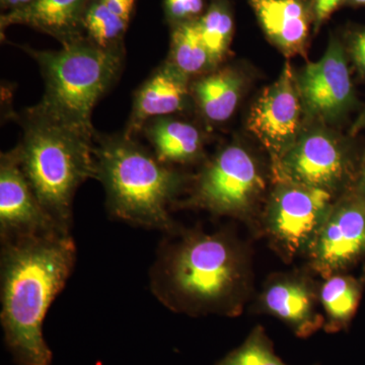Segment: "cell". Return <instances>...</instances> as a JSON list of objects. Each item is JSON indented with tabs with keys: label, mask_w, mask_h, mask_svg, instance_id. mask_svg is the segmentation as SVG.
I'll use <instances>...</instances> for the list:
<instances>
[{
	"label": "cell",
	"mask_w": 365,
	"mask_h": 365,
	"mask_svg": "<svg viewBox=\"0 0 365 365\" xmlns=\"http://www.w3.org/2000/svg\"><path fill=\"white\" fill-rule=\"evenodd\" d=\"M160 246L150 288L168 309L190 316L242 313L252 292L248 251L225 232L176 230Z\"/></svg>",
	"instance_id": "cell-1"
},
{
	"label": "cell",
	"mask_w": 365,
	"mask_h": 365,
	"mask_svg": "<svg viewBox=\"0 0 365 365\" xmlns=\"http://www.w3.org/2000/svg\"><path fill=\"white\" fill-rule=\"evenodd\" d=\"M362 294V282L345 272L324 278L319 283V302L324 309V330L332 334L345 330L356 313Z\"/></svg>",
	"instance_id": "cell-19"
},
{
	"label": "cell",
	"mask_w": 365,
	"mask_h": 365,
	"mask_svg": "<svg viewBox=\"0 0 365 365\" xmlns=\"http://www.w3.org/2000/svg\"><path fill=\"white\" fill-rule=\"evenodd\" d=\"M197 21L204 44L216 67L222 61L232 42L234 33L232 13L225 2L215 1L207 13Z\"/></svg>",
	"instance_id": "cell-21"
},
{
	"label": "cell",
	"mask_w": 365,
	"mask_h": 365,
	"mask_svg": "<svg viewBox=\"0 0 365 365\" xmlns=\"http://www.w3.org/2000/svg\"><path fill=\"white\" fill-rule=\"evenodd\" d=\"M168 62L188 78L215 68L201 37L198 21H182L174 29Z\"/></svg>",
	"instance_id": "cell-20"
},
{
	"label": "cell",
	"mask_w": 365,
	"mask_h": 365,
	"mask_svg": "<svg viewBox=\"0 0 365 365\" xmlns=\"http://www.w3.org/2000/svg\"><path fill=\"white\" fill-rule=\"evenodd\" d=\"M304 111L297 76L285 64L275 83L255 102L248 117V130L263 144L272 169L294 145L302 130Z\"/></svg>",
	"instance_id": "cell-9"
},
{
	"label": "cell",
	"mask_w": 365,
	"mask_h": 365,
	"mask_svg": "<svg viewBox=\"0 0 365 365\" xmlns=\"http://www.w3.org/2000/svg\"><path fill=\"white\" fill-rule=\"evenodd\" d=\"M32 2L33 0H1L2 6L9 7L11 11L24 9V7L32 4Z\"/></svg>",
	"instance_id": "cell-28"
},
{
	"label": "cell",
	"mask_w": 365,
	"mask_h": 365,
	"mask_svg": "<svg viewBox=\"0 0 365 365\" xmlns=\"http://www.w3.org/2000/svg\"><path fill=\"white\" fill-rule=\"evenodd\" d=\"M365 128V109L361 112V114L359 115V118H357L355 123L353 124L351 132L352 134L357 133L362 129Z\"/></svg>",
	"instance_id": "cell-29"
},
{
	"label": "cell",
	"mask_w": 365,
	"mask_h": 365,
	"mask_svg": "<svg viewBox=\"0 0 365 365\" xmlns=\"http://www.w3.org/2000/svg\"><path fill=\"white\" fill-rule=\"evenodd\" d=\"M203 0H165L168 16L177 21H191L202 11Z\"/></svg>",
	"instance_id": "cell-24"
},
{
	"label": "cell",
	"mask_w": 365,
	"mask_h": 365,
	"mask_svg": "<svg viewBox=\"0 0 365 365\" xmlns=\"http://www.w3.org/2000/svg\"><path fill=\"white\" fill-rule=\"evenodd\" d=\"M355 192L365 200V162L364 167H362L361 173H360L359 186H357L356 191Z\"/></svg>",
	"instance_id": "cell-30"
},
{
	"label": "cell",
	"mask_w": 365,
	"mask_h": 365,
	"mask_svg": "<svg viewBox=\"0 0 365 365\" xmlns=\"http://www.w3.org/2000/svg\"><path fill=\"white\" fill-rule=\"evenodd\" d=\"M266 190V179L256 158L246 148L230 144L201 170L188 204L215 215L247 220Z\"/></svg>",
	"instance_id": "cell-7"
},
{
	"label": "cell",
	"mask_w": 365,
	"mask_h": 365,
	"mask_svg": "<svg viewBox=\"0 0 365 365\" xmlns=\"http://www.w3.org/2000/svg\"><path fill=\"white\" fill-rule=\"evenodd\" d=\"M352 162L344 144L324 125L304 129L272 169L274 182L287 181L337 195L352 178Z\"/></svg>",
	"instance_id": "cell-8"
},
{
	"label": "cell",
	"mask_w": 365,
	"mask_h": 365,
	"mask_svg": "<svg viewBox=\"0 0 365 365\" xmlns=\"http://www.w3.org/2000/svg\"><path fill=\"white\" fill-rule=\"evenodd\" d=\"M297 81L304 117L314 124L335 123L354 106V88L338 40H331L324 56L307 64Z\"/></svg>",
	"instance_id": "cell-11"
},
{
	"label": "cell",
	"mask_w": 365,
	"mask_h": 365,
	"mask_svg": "<svg viewBox=\"0 0 365 365\" xmlns=\"http://www.w3.org/2000/svg\"><path fill=\"white\" fill-rule=\"evenodd\" d=\"M76 261V244L67 232L1 242L0 319L4 342L16 365L52 364L43 323Z\"/></svg>",
	"instance_id": "cell-2"
},
{
	"label": "cell",
	"mask_w": 365,
	"mask_h": 365,
	"mask_svg": "<svg viewBox=\"0 0 365 365\" xmlns=\"http://www.w3.org/2000/svg\"><path fill=\"white\" fill-rule=\"evenodd\" d=\"M120 18L129 21L135 0H101Z\"/></svg>",
	"instance_id": "cell-27"
},
{
	"label": "cell",
	"mask_w": 365,
	"mask_h": 365,
	"mask_svg": "<svg viewBox=\"0 0 365 365\" xmlns=\"http://www.w3.org/2000/svg\"><path fill=\"white\" fill-rule=\"evenodd\" d=\"M66 232L43 207L14 150L0 158V237L1 242L26 235ZM69 234V232H67Z\"/></svg>",
	"instance_id": "cell-13"
},
{
	"label": "cell",
	"mask_w": 365,
	"mask_h": 365,
	"mask_svg": "<svg viewBox=\"0 0 365 365\" xmlns=\"http://www.w3.org/2000/svg\"><path fill=\"white\" fill-rule=\"evenodd\" d=\"M319 284L304 271L277 273L269 277L256 302V312L280 319L299 338L324 328L319 312Z\"/></svg>",
	"instance_id": "cell-12"
},
{
	"label": "cell",
	"mask_w": 365,
	"mask_h": 365,
	"mask_svg": "<svg viewBox=\"0 0 365 365\" xmlns=\"http://www.w3.org/2000/svg\"><path fill=\"white\" fill-rule=\"evenodd\" d=\"M97 178L110 215L138 227L176 230L169 207L185 184L181 173L150 155L128 134L95 137Z\"/></svg>",
	"instance_id": "cell-4"
},
{
	"label": "cell",
	"mask_w": 365,
	"mask_h": 365,
	"mask_svg": "<svg viewBox=\"0 0 365 365\" xmlns=\"http://www.w3.org/2000/svg\"><path fill=\"white\" fill-rule=\"evenodd\" d=\"M155 157L165 165L191 163L203 155V138L194 125L173 117L151 120L143 127Z\"/></svg>",
	"instance_id": "cell-17"
},
{
	"label": "cell",
	"mask_w": 365,
	"mask_h": 365,
	"mask_svg": "<svg viewBox=\"0 0 365 365\" xmlns=\"http://www.w3.org/2000/svg\"><path fill=\"white\" fill-rule=\"evenodd\" d=\"M55 51L26 48L40 67L45 83L36 111L96 134L91 114L98 101L117 81L123 67V48L106 49L91 40L76 39Z\"/></svg>",
	"instance_id": "cell-5"
},
{
	"label": "cell",
	"mask_w": 365,
	"mask_h": 365,
	"mask_svg": "<svg viewBox=\"0 0 365 365\" xmlns=\"http://www.w3.org/2000/svg\"><path fill=\"white\" fill-rule=\"evenodd\" d=\"M274 182L262 227L276 253L292 262L309 254L335 196L295 182Z\"/></svg>",
	"instance_id": "cell-6"
},
{
	"label": "cell",
	"mask_w": 365,
	"mask_h": 365,
	"mask_svg": "<svg viewBox=\"0 0 365 365\" xmlns=\"http://www.w3.org/2000/svg\"><path fill=\"white\" fill-rule=\"evenodd\" d=\"M188 81L168 61L158 68L136 91L125 133L132 136L151 120L169 117L185 109L189 97Z\"/></svg>",
	"instance_id": "cell-15"
},
{
	"label": "cell",
	"mask_w": 365,
	"mask_h": 365,
	"mask_svg": "<svg viewBox=\"0 0 365 365\" xmlns=\"http://www.w3.org/2000/svg\"><path fill=\"white\" fill-rule=\"evenodd\" d=\"M351 1L355 4H364L365 6V0H351Z\"/></svg>",
	"instance_id": "cell-31"
},
{
	"label": "cell",
	"mask_w": 365,
	"mask_h": 365,
	"mask_svg": "<svg viewBox=\"0 0 365 365\" xmlns=\"http://www.w3.org/2000/svg\"><path fill=\"white\" fill-rule=\"evenodd\" d=\"M342 1L343 0H314L313 11L317 26H321Z\"/></svg>",
	"instance_id": "cell-26"
},
{
	"label": "cell",
	"mask_w": 365,
	"mask_h": 365,
	"mask_svg": "<svg viewBox=\"0 0 365 365\" xmlns=\"http://www.w3.org/2000/svg\"><path fill=\"white\" fill-rule=\"evenodd\" d=\"M128 21L113 13L104 2L96 0L86 9L83 26L91 42L106 49L122 48Z\"/></svg>",
	"instance_id": "cell-22"
},
{
	"label": "cell",
	"mask_w": 365,
	"mask_h": 365,
	"mask_svg": "<svg viewBox=\"0 0 365 365\" xmlns=\"http://www.w3.org/2000/svg\"><path fill=\"white\" fill-rule=\"evenodd\" d=\"M244 78L234 69L207 74L193 86L199 110L212 123H222L234 115L241 100Z\"/></svg>",
	"instance_id": "cell-18"
},
{
	"label": "cell",
	"mask_w": 365,
	"mask_h": 365,
	"mask_svg": "<svg viewBox=\"0 0 365 365\" xmlns=\"http://www.w3.org/2000/svg\"><path fill=\"white\" fill-rule=\"evenodd\" d=\"M88 0H33L24 9L1 16V28L26 25L49 34L62 44L79 37Z\"/></svg>",
	"instance_id": "cell-16"
},
{
	"label": "cell",
	"mask_w": 365,
	"mask_h": 365,
	"mask_svg": "<svg viewBox=\"0 0 365 365\" xmlns=\"http://www.w3.org/2000/svg\"><path fill=\"white\" fill-rule=\"evenodd\" d=\"M215 365H288L274 351L265 329L258 325L248 337Z\"/></svg>",
	"instance_id": "cell-23"
},
{
	"label": "cell",
	"mask_w": 365,
	"mask_h": 365,
	"mask_svg": "<svg viewBox=\"0 0 365 365\" xmlns=\"http://www.w3.org/2000/svg\"><path fill=\"white\" fill-rule=\"evenodd\" d=\"M24 135L14 148L21 169L43 207L69 232L72 203L81 184L97 178L96 134L28 110Z\"/></svg>",
	"instance_id": "cell-3"
},
{
	"label": "cell",
	"mask_w": 365,
	"mask_h": 365,
	"mask_svg": "<svg viewBox=\"0 0 365 365\" xmlns=\"http://www.w3.org/2000/svg\"><path fill=\"white\" fill-rule=\"evenodd\" d=\"M268 39L285 56L304 55L314 20L307 0H249Z\"/></svg>",
	"instance_id": "cell-14"
},
{
	"label": "cell",
	"mask_w": 365,
	"mask_h": 365,
	"mask_svg": "<svg viewBox=\"0 0 365 365\" xmlns=\"http://www.w3.org/2000/svg\"><path fill=\"white\" fill-rule=\"evenodd\" d=\"M365 256V200L356 192L334 201L307 255L314 272L329 277L345 272Z\"/></svg>",
	"instance_id": "cell-10"
},
{
	"label": "cell",
	"mask_w": 365,
	"mask_h": 365,
	"mask_svg": "<svg viewBox=\"0 0 365 365\" xmlns=\"http://www.w3.org/2000/svg\"><path fill=\"white\" fill-rule=\"evenodd\" d=\"M350 53L357 69L365 76V31L353 36L350 43Z\"/></svg>",
	"instance_id": "cell-25"
}]
</instances>
